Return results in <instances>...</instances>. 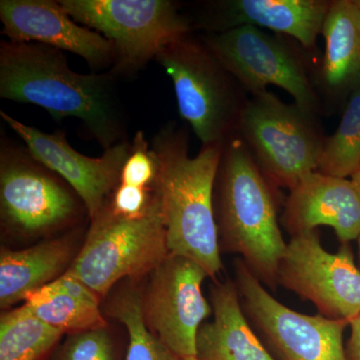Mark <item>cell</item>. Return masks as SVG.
<instances>
[{
	"instance_id": "cell-1",
	"label": "cell",
	"mask_w": 360,
	"mask_h": 360,
	"mask_svg": "<svg viewBox=\"0 0 360 360\" xmlns=\"http://www.w3.org/2000/svg\"><path fill=\"white\" fill-rule=\"evenodd\" d=\"M0 97L39 106L56 122L77 118L103 150L127 139L115 75L75 72L46 45L0 42Z\"/></svg>"
},
{
	"instance_id": "cell-2",
	"label": "cell",
	"mask_w": 360,
	"mask_h": 360,
	"mask_svg": "<svg viewBox=\"0 0 360 360\" xmlns=\"http://www.w3.org/2000/svg\"><path fill=\"white\" fill-rule=\"evenodd\" d=\"M150 146L158 163L156 191L169 255L189 258L215 278L224 269L214 187L224 144L203 146L191 156L186 132L169 122L156 132Z\"/></svg>"
},
{
	"instance_id": "cell-3",
	"label": "cell",
	"mask_w": 360,
	"mask_h": 360,
	"mask_svg": "<svg viewBox=\"0 0 360 360\" xmlns=\"http://www.w3.org/2000/svg\"><path fill=\"white\" fill-rule=\"evenodd\" d=\"M214 210L220 250L240 255L251 274L274 290L288 243L279 229L271 186L238 134L224 143Z\"/></svg>"
},
{
	"instance_id": "cell-4",
	"label": "cell",
	"mask_w": 360,
	"mask_h": 360,
	"mask_svg": "<svg viewBox=\"0 0 360 360\" xmlns=\"http://www.w3.org/2000/svg\"><path fill=\"white\" fill-rule=\"evenodd\" d=\"M172 78L179 115L203 146L238 134L248 99L245 89L225 70L202 39L191 34L170 42L155 59Z\"/></svg>"
},
{
	"instance_id": "cell-5",
	"label": "cell",
	"mask_w": 360,
	"mask_h": 360,
	"mask_svg": "<svg viewBox=\"0 0 360 360\" xmlns=\"http://www.w3.org/2000/svg\"><path fill=\"white\" fill-rule=\"evenodd\" d=\"M90 220L84 245L66 274L101 297L122 279L134 281L150 274L169 255L158 191L141 217L116 214L105 202Z\"/></svg>"
},
{
	"instance_id": "cell-6",
	"label": "cell",
	"mask_w": 360,
	"mask_h": 360,
	"mask_svg": "<svg viewBox=\"0 0 360 360\" xmlns=\"http://www.w3.org/2000/svg\"><path fill=\"white\" fill-rule=\"evenodd\" d=\"M315 120L269 90L248 101L238 135L270 186L290 191L316 172L326 137Z\"/></svg>"
},
{
	"instance_id": "cell-7",
	"label": "cell",
	"mask_w": 360,
	"mask_h": 360,
	"mask_svg": "<svg viewBox=\"0 0 360 360\" xmlns=\"http://www.w3.org/2000/svg\"><path fill=\"white\" fill-rule=\"evenodd\" d=\"M79 25L113 44L116 77L131 75L165 45L191 34V21L169 0H59Z\"/></svg>"
},
{
	"instance_id": "cell-8",
	"label": "cell",
	"mask_w": 360,
	"mask_h": 360,
	"mask_svg": "<svg viewBox=\"0 0 360 360\" xmlns=\"http://www.w3.org/2000/svg\"><path fill=\"white\" fill-rule=\"evenodd\" d=\"M82 210L86 208L70 184L35 160L26 146L2 137L0 212L7 231L42 236L73 224Z\"/></svg>"
},
{
	"instance_id": "cell-9",
	"label": "cell",
	"mask_w": 360,
	"mask_h": 360,
	"mask_svg": "<svg viewBox=\"0 0 360 360\" xmlns=\"http://www.w3.org/2000/svg\"><path fill=\"white\" fill-rule=\"evenodd\" d=\"M234 283L243 311L267 347L281 360H347L345 319L300 314L276 300L245 262H234Z\"/></svg>"
},
{
	"instance_id": "cell-10",
	"label": "cell",
	"mask_w": 360,
	"mask_h": 360,
	"mask_svg": "<svg viewBox=\"0 0 360 360\" xmlns=\"http://www.w3.org/2000/svg\"><path fill=\"white\" fill-rule=\"evenodd\" d=\"M202 40L245 91L253 96L270 85L281 87L305 112L319 115V96L302 59L285 40L250 25L208 33Z\"/></svg>"
},
{
	"instance_id": "cell-11",
	"label": "cell",
	"mask_w": 360,
	"mask_h": 360,
	"mask_svg": "<svg viewBox=\"0 0 360 360\" xmlns=\"http://www.w3.org/2000/svg\"><path fill=\"white\" fill-rule=\"evenodd\" d=\"M277 284L314 303L322 316L350 321L360 314V269L350 243L324 250L319 231L291 236Z\"/></svg>"
},
{
	"instance_id": "cell-12",
	"label": "cell",
	"mask_w": 360,
	"mask_h": 360,
	"mask_svg": "<svg viewBox=\"0 0 360 360\" xmlns=\"http://www.w3.org/2000/svg\"><path fill=\"white\" fill-rule=\"evenodd\" d=\"M206 277L207 272L189 258L168 255L141 291L146 326L184 359L195 357L198 329L212 314L201 290Z\"/></svg>"
},
{
	"instance_id": "cell-13",
	"label": "cell",
	"mask_w": 360,
	"mask_h": 360,
	"mask_svg": "<svg viewBox=\"0 0 360 360\" xmlns=\"http://www.w3.org/2000/svg\"><path fill=\"white\" fill-rule=\"evenodd\" d=\"M0 117L25 142L35 160L70 184L84 202L89 219H94L120 184L131 141L127 139L115 144L104 150L101 158H89L75 150L60 130L47 134L4 110H0Z\"/></svg>"
},
{
	"instance_id": "cell-14",
	"label": "cell",
	"mask_w": 360,
	"mask_h": 360,
	"mask_svg": "<svg viewBox=\"0 0 360 360\" xmlns=\"http://www.w3.org/2000/svg\"><path fill=\"white\" fill-rule=\"evenodd\" d=\"M2 34L20 44L46 45L84 58L94 72L112 68L115 51L110 40L79 25L54 0H1Z\"/></svg>"
},
{
	"instance_id": "cell-15",
	"label": "cell",
	"mask_w": 360,
	"mask_h": 360,
	"mask_svg": "<svg viewBox=\"0 0 360 360\" xmlns=\"http://www.w3.org/2000/svg\"><path fill=\"white\" fill-rule=\"evenodd\" d=\"M331 1L328 0H222L206 4L198 25L219 33L250 25L288 35L311 49L321 34Z\"/></svg>"
},
{
	"instance_id": "cell-16",
	"label": "cell",
	"mask_w": 360,
	"mask_h": 360,
	"mask_svg": "<svg viewBox=\"0 0 360 360\" xmlns=\"http://www.w3.org/2000/svg\"><path fill=\"white\" fill-rule=\"evenodd\" d=\"M281 224L291 236L331 227L340 243L360 236V191L352 179L314 172L291 189Z\"/></svg>"
},
{
	"instance_id": "cell-17",
	"label": "cell",
	"mask_w": 360,
	"mask_h": 360,
	"mask_svg": "<svg viewBox=\"0 0 360 360\" xmlns=\"http://www.w3.org/2000/svg\"><path fill=\"white\" fill-rule=\"evenodd\" d=\"M210 296L213 319L198 329L196 360H276L248 321L234 281H215Z\"/></svg>"
},
{
	"instance_id": "cell-18",
	"label": "cell",
	"mask_w": 360,
	"mask_h": 360,
	"mask_svg": "<svg viewBox=\"0 0 360 360\" xmlns=\"http://www.w3.org/2000/svg\"><path fill=\"white\" fill-rule=\"evenodd\" d=\"M72 240L68 236L42 241L21 250H2L0 255V307L25 300L68 271L73 260Z\"/></svg>"
},
{
	"instance_id": "cell-19",
	"label": "cell",
	"mask_w": 360,
	"mask_h": 360,
	"mask_svg": "<svg viewBox=\"0 0 360 360\" xmlns=\"http://www.w3.org/2000/svg\"><path fill=\"white\" fill-rule=\"evenodd\" d=\"M321 34L326 40L322 86L331 96L352 92L360 84V11L354 0L331 1Z\"/></svg>"
},
{
	"instance_id": "cell-20",
	"label": "cell",
	"mask_w": 360,
	"mask_h": 360,
	"mask_svg": "<svg viewBox=\"0 0 360 360\" xmlns=\"http://www.w3.org/2000/svg\"><path fill=\"white\" fill-rule=\"evenodd\" d=\"M25 302L39 319L68 335L108 326L99 307L101 296L66 272Z\"/></svg>"
},
{
	"instance_id": "cell-21",
	"label": "cell",
	"mask_w": 360,
	"mask_h": 360,
	"mask_svg": "<svg viewBox=\"0 0 360 360\" xmlns=\"http://www.w3.org/2000/svg\"><path fill=\"white\" fill-rule=\"evenodd\" d=\"M65 335L45 323L25 304L0 319V360H41Z\"/></svg>"
},
{
	"instance_id": "cell-22",
	"label": "cell",
	"mask_w": 360,
	"mask_h": 360,
	"mask_svg": "<svg viewBox=\"0 0 360 360\" xmlns=\"http://www.w3.org/2000/svg\"><path fill=\"white\" fill-rule=\"evenodd\" d=\"M110 316L122 323L129 333L124 360H184L151 333L143 321L141 290L127 285L112 298L108 307Z\"/></svg>"
},
{
	"instance_id": "cell-23",
	"label": "cell",
	"mask_w": 360,
	"mask_h": 360,
	"mask_svg": "<svg viewBox=\"0 0 360 360\" xmlns=\"http://www.w3.org/2000/svg\"><path fill=\"white\" fill-rule=\"evenodd\" d=\"M360 165V84L352 90L338 129L324 139L316 172L352 177Z\"/></svg>"
},
{
	"instance_id": "cell-24",
	"label": "cell",
	"mask_w": 360,
	"mask_h": 360,
	"mask_svg": "<svg viewBox=\"0 0 360 360\" xmlns=\"http://www.w3.org/2000/svg\"><path fill=\"white\" fill-rule=\"evenodd\" d=\"M51 360H120L108 326L71 333Z\"/></svg>"
},
{
	"instance_id": "cell-25",
	"label": "cell",
	"mask_w": 360,
	"mask_h": 360,
	"mask_svg": "<svg viewBox=\"0 0 360 360\" xmlns=\"http://www.w3.org/2000/svg\"><path fill=\"white\" fill-rule=\"evenodd\" d=\"M158 163L142 130L135 134L130 153L123 165L120 182L141 188H155Z\"/></svg>"
},
{
	"instance_id": "cell-26",
	"label": "cell",
	"mask_w": 360,
	"mask_h": 360,
	"mask_svg": "<svg viewBox=\"0 0 360 360\" xmlns=\"http://www.w3.org/2000/svg\"><path fill=\"white\" fill-rule=\"evenodd\" d=\"M155 187L141 188L120 182L106 203L116 214L136 219L148 212L155 200Z\"/></svg>"
},
{
	"instance_id": "cell-27",
	"label": "cell",
	"mask_w": 360,
	"mask_h": 360,
	"mask_svg": "<svg viewBox=\"0 0 360 360\" xmlns=\"http://www.w3.org/2000/svg\"><path fill=\"white\" fill-rule=\"evenodd\" d=\"M350 336L345 352L347 360H360V314L349 321Z\"/></svg>"
},
{
	"instance_id": "cell-28",
	"label": "cell",
	"mask_w": 360,
	"mask_h": 360,
	"mask_svg": "<svg viewBox=\"0 0 360 360\" xmlns=\"http://www.w3.org/2000/svg\"><path fill=\"white\" fill-rule=\"evenodd\" d=\"M352 181L354 182L355 186L359 187L360 191V165L359 168H357L356 172H354V175H352Z\"/></svg>"
},
{
	"instance_id": "cell-29",
	"label": "cell",
	"mask_w": 360,
	"mask_h": 360,
	"mask_svg": "<svg viewBox=\"0 0 360 360\" xmlns=\"http://www.w3.org/2000/svg\"><path fill=\"white\" fill-rule=\"evenodd\" d=\"M357 245H359V267L360 269V236L357 238Z\"/></svg>"
},
{
	"instance_id": "cell-30",
	"label": "cell",
	"mask_w": 360,
	"mask_h": 360,
	"mask_svg": "<svg viewBox=\"0 0 360 360\" xmlns=\"http://www.w3.org/2000/svg\"><path fill=\"white\" fill-rule=\"evenodd\" d=\"M355 4H356L357 7H359L360 11V0H354Z\"/></svg>"
},
{
	"instance_id": "cell-31",
	"label": "cell",
	"mask_w": 360,
	"mask_h": 360,
	"mask_svg": "<svg viewBox=\"0 0 360 360\" xmlns=\"http://www.w3.org/2000/svg\"><path fill=\"white\" fill-rule=\"evenodd\" d=\"M184 360H196L195 357H189V359H184Z\"/></svg>"
}]
</instances>
